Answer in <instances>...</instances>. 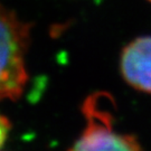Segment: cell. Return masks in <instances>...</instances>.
Listing matches in <instances>:
<instances>
[{
    "label": "cell",
    "instance_id": "cell-1",
    "mask_svg": "<svg viewBox=\"0 0 151 151\" xmlns=\"http://www.w3.org/2000/svg\"><path fill=\"white\" fill-rule=\"evenodd\" d=\"M29 32L27 22L0 4V101L16 100L26 86Z\"/></svg>",
    "mask_w": 151,
    "mask_h": 151
},
{
    "label": "cell",
    "instance_id": "cell-2",
    "mask_svg": "<svg viewBox=\"0 0 151 151\" xmlns=\"http://www.w3.org/2000/svg\"><path fill=\"white\" fill-rule=\"evenodd\" d=\"M108 97L99 93L86 99L83 105L86 127L68 151H142L133 135L114 130Z\"/></svg>",
    "mask_w": 151,
    "mask_h": 151
},
{
    "label": "cell",
    "instance_id": "cell-3",
    "mask_svg": "<svg viewBox=\"0 0 151 151\" xmlns=\"http://www.w3.org/2000/svg\"><path fill=\"white\" fill-rule=\"evenodd\" d=\"M121 73L130 86L151 93V36L137 38L124 47Z\"/></svg>",
    "mask_w": 151,
    "mask_h": 151
},
{
    "label": "cell",
    "instance_id": "cell-4",
    "mask_svg": "<svg viewBox=\"0 0 151 151\" xmlns=\"http://www.w3.org/2000/svg\"><path fill=\"white\" fill-rule=\"evenodd\" d=\"M10 130V123L5 116L0 115V148L4 146Z\"/></svg>",
    "mask_w": 151,
    "mask_h": 151
},
{
    "label": "cell",
    "instance_id": "cell-5",
    "mask_svg": "<svg viewBox=\"0 0 151 151\" xmlns=\"http://www.w3.org/2000/svg\"><path fill=\"white\" fill-rule=\"evenodd\" d=\"M148 1H150V2H151V0H148Z\"/></svg>",
    "mask_w": 151,
    "mask_h": 151
}]
</instances>
